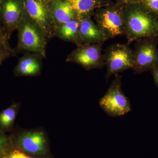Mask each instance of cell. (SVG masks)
<instances>
[{
    "label": "cell",
    "mask_w": 158,
    "mask_h": 158,
    "mask_svg": "<svg viewBox=\"0 0 158 158\" xmlns=\"http://www.w3.org/2000/svg\"><path fill=\"white\" fill-rule=\"evenodd\" d=\"M128 44L145 37H158V18L140 2L123 5Z\"/></svg>",
    "instance_id": "cell-1"
},
{
    "label": "cell",
    "mask_w": 158,
    "mask_h": 158,
    "mask_svg": "<svg viewBox=\"0 0 158 158\" xmlns=\"http://www.w3.org/2000/svg\"><path fill=\"white\" fill-rule=\"evenodd\" d=\"M18 42L14 49L15 53L31 52L46 57L48 41L43 31L24 11L18 26Z\"/></svg>",
    "instance_id": "cell-2"
},
{
    "label": "cell",
    "mask_w": 158,
    "mask_h": 158,
    "mask_svg": "<svg viewBox=\"0 0 158 158\" xmlns=\"http://www.w3.org/2000/svg\"><path fill=\"white\" fill-rule=\"evenodd\" d=\"M12 144L27 154L37 158H52L46 133L39 129L23 130L11 136Z\"/></svg>",
    "instance_id": "cell-3"
},
{
    "label": "cell",
    "mask_w": 158,
    "mask_h": 158,
    "mask_svg": "<svg viewBox=\"0 0 158 158\" xmlns=\"http://www.w3.org/2000/svg\"><path fill=\"white\" fill-rule=\"evenodd\" d=\"M94 19L107 40L125 35L123 5L110 4L104 8L97 9Z\"/></svg>",
    "instance_id": "cell-4"
},
{
    "label": "cell",
    "mask_w": 158,
    "mask_h": 158,
    "mask_svg": "<svg viewBox=\"0 0 158 158\" xmlns=\"http://www.w3.org/2000/svg\"><path fill=\"white\" fill-rule=\"evenodd\" d=\"M128 44L116 43L109 46L103 55L107 71L105 78L108 81L110 77L129 69L134 65V52Z\"/></svg>",
    "instance_id": "cell-5"
},
{
    "label": "cell",
    "mask_w": 158,
    "mask_h": 158,
    "mask_svg": "<svg viewBox=\"0 0 158 158\" xmlns=\"http://www.w3.org/2000/svg\"><path fill=\"white\" fill-rule=\"evenodd\" d=\"M115 78L106 92L99 101L100 107L110 116L113 117L123 116L131 111L129 99L122 90V76L115 75Z\"/></svg>",
    "instance_id": "cell-6"
},
{
    "label": "cell",
    "mask_w": 158,
    "mask_h": 158,
    "mask_svg": "<svg viewBox=\"0 0 158 158\" xmlns=\"http://www.w3.org/2000/svg\"><path fill=\"white\" fill-rule=\"evenodd\" d=\"M135 41L134 73L139 74L151 71L158 66V37H145Z\"/></svg>",
    "instance_id": "cell-7"
},
{
    "label": "cell",
    "mask_w": 158,
    "mask_h": 158,
    "mask_svg": "<svg viewBox=\"0 0 158 158\" xmlns=\"http://www.w3.org/2000/svg\"><path fill=\"white\" fill-rule=\"evenodd\" d=\"M103 43L82 44L77 46L67 56L66 62L76 63L87 71L103 68L105 64L102 54Z\"/></svg>",
    "instance_id": "cell-8"
},
{
    "label": "cell",
    "mask_w": 158,
    "mask_h": 158,
    "mask_svg": "<svg viewBox=\"0 0 158 158\" xmlns=\"http://www.w3.org/2000/svg\"><path fill=\"white\" fill-rule=\"evenodd\" d=\"M25 11L41 28L48 41L56 37V26L52 17L49 0H23Z\"/></svg>",
    "instance_id": "cell-9"
},
{
    "label": "cell",
    "mask_w": 158,
    "mask_h": 158,
    "mask_svg": "<svg viewBox=\"0 0 158 158\" xmlns=\"http://www.w3.org/2000/svg\"><path fill=\"white\" fill-rule=\"evenodd\" d=\"M23 0H2L0 2V19L9 40L24 13Z\"/></svg>",
    "instance_id": "cell-10"
},
{
    "label": "cell",
    "mask_w": 158,
    "mask_h": 158,
    "mask_svg": "<svg viewBox=\"0 0 158 158\" xmlns=\"http://www.w3.org/2000/svg\"><path fill=\"white\" fill-rule=\"evenodd\" d=\"M91 15H78L79 33L83 44L101 43L107 40L96 24L91 19Z\"/></svg>",
    "instance_id": "cell-11"
},
{
    "label": "cell",
    "mask_w": 158,
    "mask_h": 158,
    "mask_svg": "<svg viewBox=\"0 0 158 158\" xmlns=\"http://www.w3.org/2000/svg\"><path fill=\"white\" fill-rule=\"evenodd\" d=\"M42 57L38 54L26 52L19 58L13 69L15 77L37 76L41 73Z\"/></svg>",
    "instance_id": "cell-12"
},
{
    "label": "cell",
    "mask_w": 158,
    "mask_h": 158,
    "mask_svg": "<svg viewBox=\"0 0 158 158\" xmlns=\"http://www.w3.org/2000/svg\"><path fill=\"white\" fill-rule=\"evenodd\" d=\"M49 4L56 27L78 18L77 14L67 0H49Z\"/></svg>",
    "instance_id": "cell-13"
},
{
    "label": "cell",
    "mask_w": 158,
    "mask_h": 158,
    "mask_svg": "<svg viewBox=\"0 0 158 158\" xmlns=\"http://www.w3.org/2000/svg\"><path fill=\"white\" fill-rule=\"evenodd\" d=\"M56 37L66 42L72 43L77 47L83 44L79 33L78 18L56 26Z\"/></svg>",
    "instance_id": "cell-14"
},
{
    "label": "cell",
    "mask_w": 158,
    "mask_h": 158,
    "mask_svg": "<svg viewBox=\"0 0 158 158\" xmlns=\"http://www.w3.org/2000/svg\"><path fill=\"white\" fill-rule=\"evenodd\" d=\"M78 15H92L95 9L110 5L101 0H67Z\"/></svg>",
    "instance_id": "cell-15"
},
{
    "label": "cell",
    "mask_w": 158,
    "mask_h": 158,
    "mask_svg": "<svg viewBox=\"0 0 158 158\" xmlns=\"http://www.w3.org/2000/svg\"><path fill=\"white\" fill-rule=\"evenodd\" d=\"M19 105L13 103L0 113V131L2 132L11 129L14 123Z\"/></svg>",
    "instance_id": "cell-16"
},
{
    "label": "cell",
    "mask_w": 158,
    "mask_h": 158,
    "mask_svg": "<svg viewBox=\"0 0 158 158\" xmlns=\"http://www.w3.org/2000/svg\"><path fill=\"white\" fill-rule=\"evenodd\" d=\"M0 53L8 54L11 57L15 56L16 53L14 49L11 47L9 39L6 35L5 30L0 19Z\"/></svg>",
    "instance_id": "cell-17"
},
{
    "label": "cell",
    "mask_w": 158,
    "mask_h": 158,
    "mask_svg": "<svg viewBox=\"0 0 158 158\" xmlns=\"http://www.w3.org/2000/svg\"><path fill=\"white\" fill-rule=\"evenodd\" d=\"M11 137L0 131V158H2L12 146Z\"/></svg>",
    "instance_id": "cell-18"
},
{
    "label": "cell",
    "mask_w": 158,
    "mask_h": 158,
    "mask_svg": "<svg viewBox=\"0 0 158 158\" xmlns=\"http://www.w3.org/2000/svg\"><path fill=\"white\" fill-rule=\"evenodd\" d=\"M2 158H37L31 156L22 151L12 146L6 153Z\"/></svg>",
    "instance_id": "cell-19"
},
{
    "label": "cell",
    "mask_w": 158,
    "mask_h": 158,
    "mask_svg": "<svg viewBox=\"0 0 158 158\" xmlns=\"http://www.w3.org/2000/svg\"><path fill=\"white\" fill-rule=\"evenodd\" d=\"M140 2L158 18V0H141Z\"/></svg>",
    "instance_id": "cell-20"
},
{
    "label": "cell",
    "mask_w": 158,
    "mask_h": 158,
    "mask_svg": "<svg viewBox=\"0 0 158 158\" xmlns=\"http://www.w3.org/2000/svg\"><path fill=\"white\" fill-rule=\"evenodd\" d=\"M154 81L156 86L158 88V66L151 71Z\"/></svg>",
    "instance_id": "cell-21"
},
{
    "label": "cell",
    "mask_w": 158,
    "mask_h": 158,
    "mask_svg": "<svg viewBox=\"0 0 158 158\" xmlns=\"http://www.w3.org/2000/svg\"><path fill=\"white\" fill-rule=\"evenodd\" d=\"M140 1L141 0H118V3L117 4L124 5L130 3L138 2Z\"/></svg>",
    "instance_id": "cell-22"
},
{
    "label": "cell",
    "mask_w": 158,
    "mask_h": 158,
    "mask_svg": "<svg viewBox=\"0 0 158 158\" xmlns=\"http://www.w3.org/2000/svg\"><path fill=\"white\" fill-rule=\"evenodd\" d=\"M11 57L8 54L2 53H0V65H2V63L6 59H9V58Z\"/></svg>",
    "instance_id": "cell-23"
},
{
    "label": "cell",
    "mask_w": 158,
    "mask_h": 158,
    "mask_svg": "<svg viewBox=\"0 0 158 158\" xmlns=\"http://www.w3.org/2000/svg\"><path fill=\"white\" fill-rule=\"evenodd\" d=\"M1 1H2V0H0V2H1Z\"/></svg>",
    "instance_id": "cell-24"
},
{
    "label": "cell",
    "mask_w": 158,
    "mask_h": 158,
    "mask_svg": "<svg viewBox=\"0 0 158 158\" xmlns=\"http://www.w3.org/2000/svg\"></svg>",
    "instance_id": "cell-25"
}]
</instances>
